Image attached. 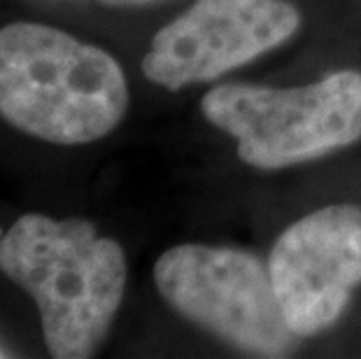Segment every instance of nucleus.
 Returning <instances> with one entry per match:
<instances>
[{
  "instance_id": "obj_1",
  "label": "nucleus",
  "mask_w": 361,
  "mask_h": 359,
  "mask_svg": "<svg viewBox=\"0 0 361 359\" xmlns=\"http://www.w3.org/2000/svg\"><path fill=\"white\" fill-rule=\"evenodd\" d=\"M0 271L33 296L47 350L91 357L110 331L126 287V257L91 221L19 217L0 238Z\"/></svg>"
},
{
  "instance_id": "obj_2",
  "label": "nucleus",
  "mask_w": 361,
  "mask_h": 359,
  "mask_svg": "<svg viewBox=\"0 0 361 359\" xmlns=\"http://www.w3.org/2000/svg\"><path fill=\"white\" fill-rule=\"evenodd\" d=\"M126 108L124 71L107 51L30 21L0 28V114L19 131L84 145L110 133Z\"/></svg>"
},
{
  "instance_id": "obj_3",
  "label": "nucleus",
  "mask_w": 361,
  "mask_h": 359,
  "mask_svg": "<svg viewBox=\"0 0 361 359\" xmlns=\"http://www.w3.org/2000/svg\"><path fill=\"white\" fill-rule=\"evenodd\" d=\"M203 114L238 140L245 164L294 166L361 138V75L341 71L296 89L224 84L205 94Z\"/></svg>"
},
{
  "instance_id": "obj_4",
  "label": "nucleus",
  "mask_w": 361,
  "mask_h": 359,
  "mask_svg": "<svg viewBox=\"0 0 361 359\" xmlns=\"http://www.w3.org/2000/svg\"><path fill=\"white\" fill-rule=\"evenodd\" d=\"M154 280L175 310L243 350L282 355L294 343L271 273L255 255L178 245L159 257Z\"/></svg>"
},
{
  "instance_id": "obj_5",
  "label": "nucleus",
  "mask_w": 361,
  "mask_h": 359,
  "mask_svg": "<svg viewBox=\"0 0 361 359\" xmlns=\"http://www.w3.org/2000/svg\"><path fill=\"white\" fill-rule=\"evenodd\" d=\"M298 24V10L284 0H196L154 35L142 73L173 91L214 80L278 47Z\"/></svg>"
},
{
  "instance_id": "obj_6",
  "label": "nucleus",
  "mask_w": 361,
  "mask_h": 359,
  "mask_svg": "<svg viewBox=\"0 0 361 359\" xmlns=\"http://www.w3.org/2000/svg\"><path fill=\"white\" fill-rule=\"evenodd\" d=\"M268 273L291 331L329 327L361 285V205H329L291 224L275 243Z\"/></svg>"
},
{
  "instance_id": "obj_7",
  "label": "nucleus",
  "mask_w": 361,
  "mask_h": 359,
  "mask_svg": "<svg viewBox=\"0 0 361 359\" xmlns=\"http://www.w3.org/2000/svg\"><path fill=\"white\" fill-rule=\"evenodd\" d=\"M110 3H121V5H133V3H149V0H110Z\"/></svg>"
},
{
  "instance_id": "obj_8",
  "label": "nucleus",
  "mask_w": 361,
  "mask_h": 359,
  "mask_svg": "<svg viewBox=\"0 0 361 359\" xmlns=\"http://www.w3.org/2000/svg\"><path fill=\"white\" fill-rule=\"evenodd\" d=\"M3 236H5V231H3V229H0V238H3Z\"/></svg>"
},
{
  "instance_id": "obj_9",
  "label": "nucleus",
  "mask_w": 361,
  "mask_h": 359,
  "mask_svg": "<svg viewBox=\"0 0 361 359\" xmlns=\"http://www.w3.org/2000/svg\"><path fill=\"white\" fill-rule=\"evenodd\" d=\"M0 357H3V350H0Z\"/></svg>"
}]
</instances>
